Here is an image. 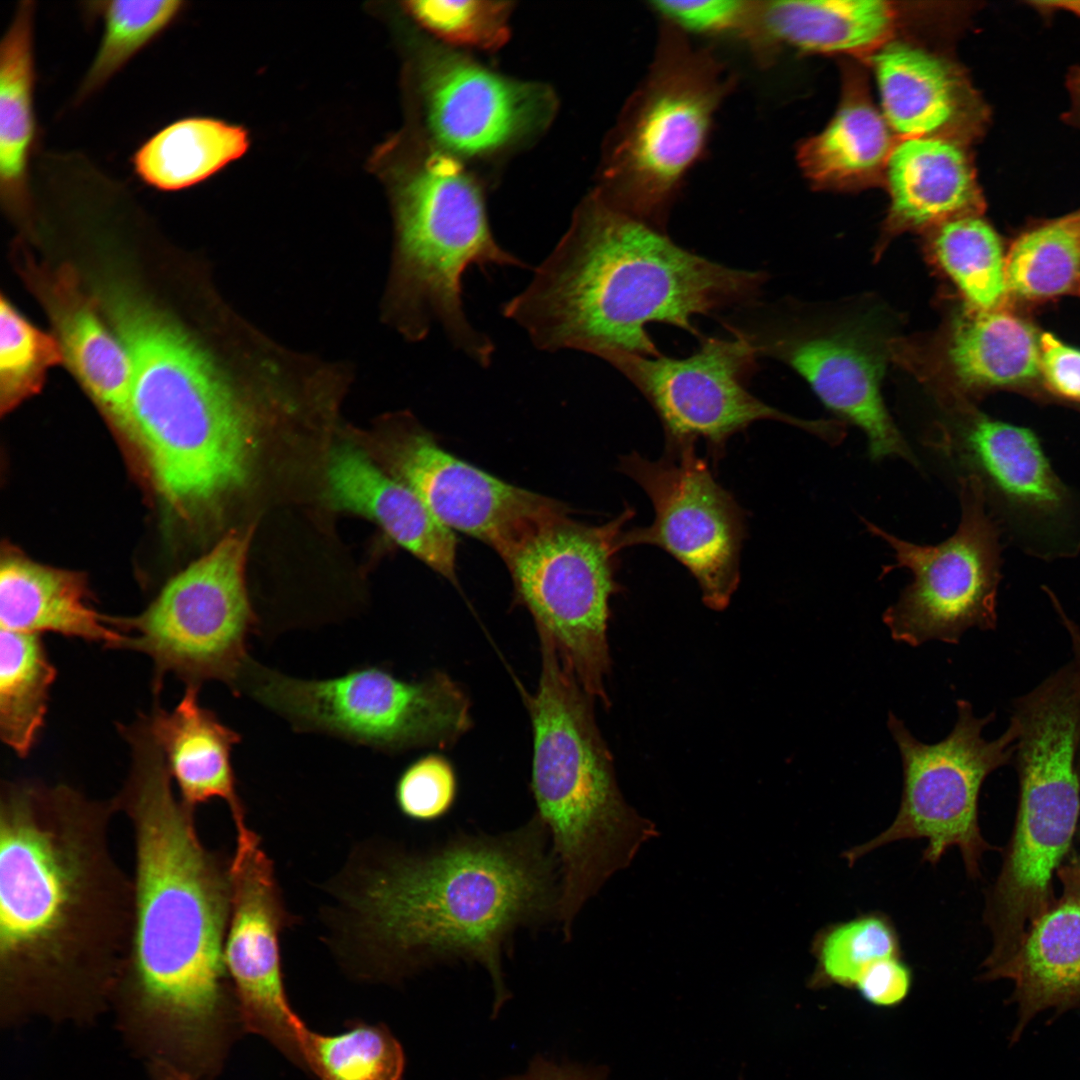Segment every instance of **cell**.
I'll use <instances>...</instances> for the list:
<instances>
[{
	"label": "cell",
	"instance_id": "cell-3",
	"mask_svg": "<svg viewBox=\"0 0 1080 1080\" xmlns=\"http://www.w3.org/2000/svg\"><path fill=\"white\" fill-rule=\"evenodd\" d=\"M762 271L695 254L594 190L528 285L502 305L539 350L656 357L648 333L668 324L701 338L695 316L758 302Z\"/></svg>",
	"mask_w": 1080,
	"mask_h": 1080
},
{
	"label": "cell",
	"instance_id": "cell-22",
	"mask_svg": "<svg viewBox=\"0 0 1080 1080\" xmlns=\"http://www.w3.org/2000/svg\"><path fill=\"white\" fill-rule=\"evenodd\" d=\"M16 248L18 271L49 316L64 364L129 452L138 454L132 367L124 346L72 266L39 264L23 245Z\"/></svg>",
	"mask_w": 1080,
	"mask_h": 1080
},
{
	"label": "cell",
	"instance_id": "cell-36",
	"mask_svg": "<svg viewBox=\"0 0 1080 1080\" xmlns=\"http://www.w3.org/2000/svg\"><path fill=\"white\" fill-rule=\"evenodd\" d=\"M1005 273L1008 292L1022 299L1080 295V209L1039 221L1018 235Z\"/></svg>",
	"mask_w": 1080,
	"mask_h": 1080
},
{
	"label": "cell",
	"instance_id": "cell-20",
	"mask_svg": "<svg viewBox=\"0 0 1080 1080\" xmlns=\"http://www.w3.org/2000/svg\"><path fill=\"white\" fill-rule=\"evenodd\" d=\"M388 462L448 529L491 547L505 562L531 533L568 513L564 504L507 483L451 454L415 422L389 438Z\"/></svg>",
	"mask_w": 1080,
	"mask_h": 1080
},
{
	"label": "cell",
	"instance_id": "cell-10",
	"mask_svg": "<svg viewBox=\"0 0 1080 1080\" xmlns=\"http://www.w3.org/2000/svg\"><path fill=\"white\" fill-rule=\"evenodd\" d=\"M234 691L246 692L298 731L385 752L447 748L472 726L469 697L442 672L405 681L370 666L335 678L299 679L248 658Z\"/></svg>",
	"mask_w": 1080,
	"mask_h": 1080
},
{
	"label": "cell",
	"instance_id": "cell-16",
	"mask_svg": "<svg viewBox=\"0 0 1080 1080\" xmlns=\"http://www.w3.org/2000/svg\"><path fill=\"white\" fill-rule=\"evenodd\" d=\"M699 340V348L683 358L613 353L604 359L652 406L663 426L666 448L703 439L717 461L731 436L760 420L787 423L830 445L843 441V422L800 419L749 391L759 357L747 340L737 335Z\"/></svg>",
	"mask_w": 1080,
	"mask_h": 1080
},
{
	"label": "cell",
	"instance_id": "cell-35",
	"mask_svg": "<svg viewBox=\"0 0 1080 1080\" xmlns=\"http://www.w3.org/2000/svg\"><path fill=\"white\" fill-rule=\"evenodd\" d=\"M931 261L955 284L967 306L994 310L1008 294L999 235L981 215L963 216L926 231Z\"/></svg>",
	"mask_w": 1080,
	"mask_h": 1080
},
{
	"label": "cell",
	"instance_id": "cell-48",
	"mask_svg": "<svg viewBox=\"0 0 1080 1080\" xmlns=\"http://www.w3.org/2000/svg\"><path fill=\"white\" fill-rule=\"evenodd\" d=\"M154 1080H193L186 1074L163 1065L151 1066Z\"/></svg>",
	"mask_w": 1080,
	"mask_h": 1080
},
{
	"label": "cell",
	"instance_id": "cell-42",
	"mask_svg": "<svg viewBox=\"0 0 1080 1080\" xmlns=\"http://www.w3.org/2000/svg\"><path fill=\"white\" fill-rule=\"evenodd\" d=\"M458 781L451 763L438 754L425 755L400 775L395 799L400 812L416 822H434L451 811L457 799Z\"/></svg>",
	"mask_w": 1080,
	"mask_h": 1080
},
{
	"label": "cell",
	"instance_id": "cell-19",
	"mask_svg": "<svg viewBox=\"0 0 1080 1080\" xmlns=\"http://www.w3.org/2000/svg\"><path fill=\"white\" fill-rule=\"evenodd\" d=\"M420 95L427 140L462 161L526 144L557 109L548 86L504 76L441 45L423 55Z\"/></svg>",
	"mask_w": 1080,
	"mask_h": 1080
},
{
	"label": "cell",
	"instance_id": "cell-43",
	"mask_svg": "<svg viewBox=\"0 0 1080 1080\" xmlns=\"http://www.w3.org/2000/svg\"><path fill=\"white\" fill-rule=\"evenodd\" d=\"M756 2L734 0L652 1V8L677 29L701 34L739 32L745 36Z\"/></svg>",
	"mask_w": 1080,
	"mask_h": 1080
},
{
	"label": "cell",
	"instance_id": "cell-41",
	"mask_svg": "<svg viewBox=\"0 0 1080 1080\" xmlns=\"http://www.w3.org/2000/svg\"><path fill=\"white\" fill-rule=\"evenodd\" d=\"M406 6L420 24L451 45L497 50L510 36L509 1L418 0Z\"/></svg>",
	"mask_w": 1080,
	"mask_h": 1080
},
{
	"label": "cell",
	"instance_id": "cell-32",
	"mask_svg": "<svg viewBox=\"0 0 1080 1080\" xmlns=\"http://www.w3.org/2000/svg\"><path fill=\"white\" fill-rule=\"evenodd\" d=\"M898 139L872 103L863 78L847 73L835 116L821 133L800 145L797 159L817 188L855 190L884 183Z\"/></svg>",
	"mask_w": 1080,
	"mask_h": 1080
},
{
	"label": "cell",
	"instance_id": "cell-45",
	"mask_svg": "<svg viewBox=\"0 0 1080 1080\" xmlns=\"http://www.w3.org/2000/svg\"><path fill=\"white\" fill-rule=\"evenodd\" d=\"M913 981L910 966L903 956L879 960L867 968L854 989L868 1003L879 1007L900 1004L909 994Z\"/></svg>",
	"mask_w": 1080,
	"mask_h": 1080
},
{
	"label": "cell",
	"instance_id": "cell-24",
	"mask_svg": "<svg viewBox=\"0 0 1080 1080\" xmlns=\"http://www.w3.org/2000/svg\"><path fill=\"white\" fill-rule=\"evenodd\" d=\"M1059 897L1028 926L1015 955L983 981L1010 979V1003L1017 1005L1011 1042L1039 1013L1056 1016L1080 1006V867L1073 857L1056 873Z\"/></svg>",
	"mask_w": 1080,
	"mask_h": 1080
},
{
	"label": "cell",
	"instance_id": "cell-11",
	"mask_svg": "<svg viewBox=\"0 0 1080 1080\" xmlns=\"http://www.w3.org/2000/svg\"><path fill=\"white\" fill-rule=\"evenodd\" d=\"M944 412L924 444L974 479L1003 539L1042 561L1080 554V494L1053 467L1029 428L979 411L967 398L941 397Z\"/></svg>",
	"mask_w": 1080,
	"mask_h": 1080
},
{
	"label": "cell",
	"instance_id": "cell-31",
	"mask_svg": "<svg viewBox=\"0 0 1080 1080\" xmlns=\"http://www.w3.org/2000/svg\"><path fill=\"white\" fill-rule=\"evenodd\" d=\"M35 11V2H19L0 44V200L23 226L30 223L35 203Z\"/></svg>",
	"mask_w": 1080,
	"mask_h": 1080
},
{
	"label": "cell",
	"instance_id": "cell-40",
	"mask_svg": "<svg viewBox=\"0 0 1080 1080\" xmlns=\"http://www.w3.org/2000/svg\"><path fill=\"white\" fill-rule=\"evenodd\" d=\"M64 363L55 335L26 319L7 299L0 301V411L11 412L38 394L51 367Z\"/></svg>",
	"mask_w": 1080,
	"mask_h": 1080
},
{
	"label": "cell",
	"instance_id": "cell-9",
	"mask_svg": "<svg viewBox=\"0 0 1080 1080\" xmlns=\"http://www.w3.org/2000/svg\"><path fill=\"white\" fill-rule=\"evenodd\" d=\"M731 79L709 52L665 26L652 66L608 138L596 189L664 231L681 183L702 155Z\"/></svg>",
	"mask_w": 1080,
	"mask_h": 1080
},
{
	"label": "cell",
	"instance_id": "cell-12",
	"mask_svg": "<svg viewBox=\"0 0 1080 1080\" xmlns=\"http://www.w3.org/2000/svg\"><path fill=\"white\" fill-rule=\"evenodd\" d=\"M557 516L530 534L504 562L517 600L537 631L554 644L584 691L607 706L610 669L607 639L609 600L617 592V554L623 527L633 517L626 507L600 526Z\"/></svg>",
	"mask_w": 1080,
	"mask_h": 1080
},
{
	"label": "cell",
	"instance_id": "cell-28",
	"mask_svg": "<svg viewBox=\"0 0 1080 1080\" xmlns=\"http://www.w3.org/2000/svg\"><path fill=\"white\" fill-rule=\"evenodd\" d=\"M905 10L882 0L756 2L745 37L759 50L784 45L870 58L894 39Z\"/></svg>",
	"mask_w": 1080,
	"mask_h": 1080
},
{
	"label": "cell",
	"instance_id": "cell-37",
	"mask_svg": "<svg viewBox=\"0 0 1080 1080\" xmlns=\"http://www.w3.org/2000/svg\"><path fill=\"white\" fill-rule=\"evenodd\" d=\"M85 15L101 21L96 54L71 102L80 107L99 93L137 54L169 29L186 9L179 0H109L84 3Z\"/></svg>",
	"mask_w": 1080,
	"mask_h": 1080
},
{
	"label": "cell",
	"instance_id": "cell-50",
	"mask_svg": "<svg viewBox=\"0 0 1080 1080\" xmlns=\"http://www.w3.org/2000/svg\"><path fill=\"white\" fill-rule=\"evenodd\" d=\"M1078 769H1079V774H1080V746H1079V751H1078ZM1073 859L1077 863V865L1080 867V853H1079L1078 856H1074Z\"/></svg>",
	"mask_w": 1080,
	"mask_h": 1080
},
{
	"label": "cell",
	"instance_id": "cell-6",
	"mask_svg": "<svg viewBox=\"0 0 1080 1080\" xmlns=\"http://www.w3.org/2000/svg\"><path fill=\"white\" fill-rule=\"evenodd\" d=\"M538 635L540 677L527 697L533 731L530 788L558 864L556 921L568 939L582 907L658 830L622 795L596 724L594 699L551 640Z\"/></svg>",
	"mask_w": 1080,
	"mask_h": 1080
},
{
	"label": "cell",
	"instance_id": "cell-2",
	"mask_svg": "<svg viewBox=\"0 0 1080 1080\" xmlns=\"http://www.w3.org/2000/svg\"><path fill=\"white\" fill-rule=\"evenodd\" d=\"M114 798L66 785L0 788V1009L88 1020L111 1005L134 922V882L110 847Z\"/></svg>",
	"mask_w": 1080,
	"mask_h": 1080
},
{
	"label": "cell",
	"instance_id": "cell-8",
	"mask_svg": "<svg viewBox=\"0 0 1080 1080\" xmlns=\"http://www.w3.org/2000/svg\"><path fill=\"white\" fill-rule=\"evenodd\" d=\"M395 217L389 306L397 327L420 340L439 325L455 349L488 367L495 345L467 317L464 275L474 266L527 265L497 242L481 185L462 160L427 141L398 184Z\"/></svg>",
	"mask_w": 1080,
	"mask_h": 1080
},
{
	"label": "cell",
	"instance_id": "cell-18",
	"mask_svg": "<svg viewBox=\"0 0 1080 1080\" xmlns=\"http://www.w3.org/2000/svg\"><path fill=\"white\" fill-rule=\"evenodd\" d=\"M736 311L721 321L724 327L747 340L759 358L782 361L803 377L828 409L865 434L873 461L897 457L920 466L884 403L886 351L870 328L851 324L815 330L759 301Z\"/></svg>",
	"mask_w": 1080,
	"mask_h": 1080
},
{
	"label": "cell",
	"instance_id": "cell-1",
	"mask_svg": "<svg viewBox=\"0 0 1080 1080\" xmlns=\"http://www.w3.org/2000/svg\"><path fill=\"white\" fill-rule=\"evenodd\" d=\"M131 754L114 800L133 835L134 922L111 1005L150 1065L207 1080L240 1022L224 961L229 865L201 841L158 747L141 739Z\"/></svg>",
	"mask_w": 1080,
	"mask_h": 1080
},
{
	"label": "cell",
	"instance_id": "cell-30",
	"mask_svg": "<svg viewBox=\"0 0 1080 1080\" xmlns=\"http://www.w3.org/2000/svg\"><path fill=\"white\" fill-rule=\"evenodd\" d=\"M941 357L954 383L947 393L1020 388L1040 374V335L1021 317L966 306L950 319Z\"/></svg>",
	"mask_w": 1080,
	"mask_h": 1080
},
{
	"label": "cell",
	"instance_id": "cell-15",
	"mask_svg": "<svg viewBox=\"0 0 1080 1080\" xmlns=\"http://www.w3.org/2000/svg\"><path fill=\"white\" fill-rule=\"evenodd\" d=\"M961 516L953 535L935 545L903 540L862 519L866 530L892 549L912 581L883 613L891 637L912 647L931 640L957 644L971 628L994 630L1002 578V534L978 483L957 478Z\"/></svg>",
	"mask_w": 1080,
	"mask_h": 1080
},
{
	"label": "cell",
	"instance_id": "cell-23",
	"mask_svg": "<svg viewBox=\"0 0 1080 1080\" xmlns=\"http://www.w3.org/2000/svg\"><path fill=\"white\" fill-rule=\"evenodd\" d=\"M869 59L883 116L897 138L947 137L971 144L984 134L988 108L956 64L894 39Z\"/></svg>",
	"mask_w": 1080,
	"mask_h": 1080
},
{
	"label": "cell",
	"instance_id": "cell-7",
	"mask_svg": "<svg viewBox=\"0 0 1080 1080\" xmlns=\"http://www.w3.org/2000/svg\"><path fill=\"white\" fill-rule=\"evenodd\" d=\"M1019 802L999 874L985 897L992 947L983 973L1007 963L1053 902V874L1080 820V676L1060 669L1013 703Z\"/></svg>",
	"mask_w": 1080,
	"mask_h": 1080
},
{
	"label": "cell",
	"instance_id": "cell-4",
	"mask_svg": "<svg viewBox=\"0 0 1080 1080\" xmlns=\"http://www.w3.org/2000/svg\"><path fill=\"white\" fill-rule=\"evenodd\" d=\"M559 894L549 835L534 815L509 832L460 833L393 859L369 877L354 906L398 973L458 961L485 968L495 1016L511 996L504 954L521 928L556 921Z\"/></svg>",
	"mask_w": 1080,
	"mask_h": 1080
},
{
	"label": "cell",
	"instance_id": "cell-38",
	"mask_svg": "<svg viewBox=\"0 0 1080 1080\" xmlns=\"http://www.w3.org/2000/svg\"><path fill=\"white\" fill-rule=\"evenodd\" d=\"M815 968L807 985L854 988L862 973L875 962L901 957L897 929L888 915L873 911L821 928L811 942Z\"/></svg>",
	"mask_w": 1080,
	"mask_h": 1080
},
{
	"label": "cell",
	"instance_id": "cell-47",
	"mask_svg": "<svg viewBox=\"0 0 1080 1080\" xmlns=\"http://www.w3.org/2000/svg\"><path fill=\"white\" fill-rule=\"evenodd\" d=\"M1059 8L1070 10L1080 16V2H1058ZM1070 107L1064 114L1065 122L1080 129V66L1074 65L1066 76Z\"/></svg>",
	"mask_w": 1080,
	"mask_h": 1080
},
{
	"label": "cell",
	"instance_id": "cell-27",
	"mask_svg": "<svg viewBox=\"0 0 1080 1080\" xmlns=\"http://www.w3.org/2000/svg\"><path fill=\"white\" fill-rule=\"evenodd\" d=\"M198 690L186 687L171 711L155 705L146 723L180 799L193 809L213 799L225 801L237 836L243 835L250 829L231 763L232 749L241 736L199 703Z\"/></svg>",
	"mask_w": 1080,
	"mask_h": 1080
},
{
	"label": "cell",
	"instance_id": "cell-26",
	"mask_svg": "<svg viewBox=\"0 0 1080 1080\" xmlns=\"http://www.w3.org/2000/svg\"><path fill=\"white\" fill-rule=\"evenodd\" d=\"M328 484L336 507L375 520L397 544L457 583L455 533L438 521L409 486L386 475L349 445L331 453Z\"/></svg>",
	"mask_w": 1080,
	"mask_h": 1080
},
{
	"label": "cell",
	"instance_id": "cell-17",
	"mask_svg": "<svg viewBox=\"0 0 1080 1080\" xmlns=\"http://www.w3.org/2000/svg\"><path fill=\"white\" fill-rule=\"evenodd\" d=\"M619 470L646 492L655 515L650 525L624 531L622 548H661L695 578L706 606L725 609L740 580L745 514L695 443L666 448L656 461L632 452L620 458Z\"/></svg>",
	"mask_w": 1080,
	"mask_h": 1080
},
{
	"label": "cell",
	"instance_id": "cell-49",
	"mask_svg": "<svg viewBox=\"0 0 1080 1080\" xmlns=\"http://www.w3.org/2000/svg\"><path fill=\"white\" fill-rule=\"evenodd\" d=\"M1067 634L1071 642L1073 659L1080 666V627L1078 625L1070 626L1067 630Z\"/></svg>",
	"mask_w": 1080,
	"mask_h": 1080
},
{
	"label": "cell",
	"instance_id": "cell-39",
	"mask_svg": "<svg viewBox=\"0 0 1080 1080\" xmlns=\"http://www.w3.org/2000/svg\"><path fill=\"white\" fill-rule=\"evenodd\" d=\"M305 1068L319 1080H401V1045L384 1025L356 1024L338 1035L307 1027L300 1036Z\"/></svg>",
	"mask_w": 1080,
	"mask_h": 1080
},
{
	"label": "cell",
	"instance_id": "cell-29",
	"mask_svg": "<svg viewBox=\"0 0 1080 1080\" xmlns=\"http://www.w3.org/2000/svg\"><path fill=\"white\" fill-rule=\"evenodd\" d=\"M0 626L41 635L44 632L119 648L124 635L90 605L86 577L38 563L5 545L0 564Z\"/></svg>",
	"mask_w": 1080,
	"mask_h": 1080
},
{
	"label": "cell",
	"instance_id": "cell-13",
	"mask_svg": "<svg viewBox=\"0 0 1080 1080\" xmlns=\"http://www.w3.org/2000/svg\"><path fill=\"white\" fill-rule=\"evenodd\" d=\"M250 532H232L171 578L136 616H106L124 635L120 649L149 656L154 690L166 674L186 687L222 681L234 691L256 620L245 584Z\"/></svg>",
	"mask_w": 1080,
	"mask_h": 1080
},
{
	"label": "cell",
	"instance_id": "cell-46",
	"mask_svg": "<svg viewBox=\"0 0 1080 1080\" xmlns=\"http://www.w3.org/2000/svg\"><path fill=\"white\" fill-rule=\"evenodd\" d=\"M600 1067H584L575 1063H557L542 1056L530 1062L526 1072L503 1080H608Z\"/></svg>",
	"mask_w": 1080,
	"mask_h": 1080
},
{
	"label": "cell",
	"instance_id": "cell-25",
	"mask_svg": "<svg viewBox=\"0 0 1080 1080\" xmlns=\"http://www.w3.org/2000/svg\"><path fill=\"white\" fill-rule=\"evenodd\" d=\"M884 183L891 203L879 254L888 240L902 232H926L948 220L984 211L969 144L961 140L898 139L887 162Z\"/></svg>",
	"mask_w": 1080,
	"mask_h": 1080
},
{
	"label": "cell",
	"instance_id": "cell-14",
	"mask_svg": "<svg viewBox=\"0 0 1080 1080\" xmlns=\"http://www.w3.org/2000/svg\"><path fill=\"white\" fill-rule=\"evenodd\" d=\"M956 706L953 729L933 744L916 739L901 719L888 713L887 726L902 762L899 810L887 829L842 853L849 866L893 842L924 839L923 861L935 865L956 847L968 876H980V860L991 849L978 822L980 790L988 775L1013 760L1018 730L1010 719L999 737L987 740L982 732L995 713L977 717L964 699L957 700Z\"/></svg>",
	"mask_w": 1080,
	"mask_h": 1080
},
{
	"label": "cell",
	"instance_id": "cell-33",
	"mask_svg": "<svg viewBox=\"0 0 1080 1080\" xmlns=\"http://www.w3.org/2000/svg\"><path fill=\"white\" fill-rule=\"evenodd\" d=\"M247 147V133L241 127L215 118L188 116L149 136L132 154L130 163L146 186L177 192L207 180Z\"/></svg>",
	"mask_w": 1080,
	"mask_h": 1080
},
{
	"label": "cell",
	"instance_id": "cell-44",
	"mask_svg": "<svg viewBox=\"0 0 1080 1080\" xmlns=\"http://www.w3.org/2000/svg\"><path fill=\"white\" fill-rule=\"evenodd\" d=\"M1040 374L1058 398L1080 403V349L1049 332L1040 335Z\"/></svg>",
	"mask_w": 1080,
	"mask_h": 1080
},
{
	"label": "cell",
	"instance_id": "cell-5",
	"mask_svg": "<svg viewBox=\"0 0 1080 1080\" xmlns=\"http://www.w3.org/2000/svg\"><path fill=\"white\" fill-rule=\"evenodd\" d=\"M100 307L132 367L139 459L163 503L192 520L247 479L254 415L234 375L169 313L123 283Z\"/></svg>",
	"mask_w": 1080,
	"mask_h": 1080
},
{
	"label": "cell",
	"instance_id": "cell-21",
	"mask_svg": "<svg viewBox=\"0 0 1080 1080\" xmlns=\"http://www.w3.org/2000/svg\"><path fill=\"white\" fill-rule=\"evenodd\" d=\"M229 873L224 961L240 1024L304 1067L300 1036L306 1025L288 1003L281 972L279 934L287 917L272 862L252 831L237 838Z\"/></svg>",
	"mask_w": 1080,
	"mask_h": 1080
},
{
	"label": "cell",
	"instance_id": "cell-34",
	"mask_svg": "<svg viewBox=\"0 0 1080 1080\" xmlns=\"http://www.w3.org/2000/svg\"><path fill=\"white\" fill-rule=\"evenodd\" d=\"M56 675L39 634L0 629V736L19 757L37 741Z\"/></svg>",
	"mask_w": 1080,
	"mask_h": 1080
}]
</instances>
